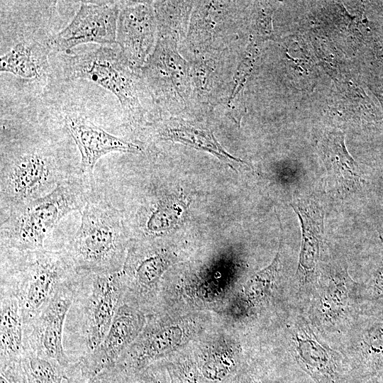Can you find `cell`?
Masks as SVG:
<instances>
[{
    "instance_id": "obj_1",
    "label": "cell",
    "mask_w": 383,
    "mask_h": 383,
    "mask_svg": "<svg viewBox=\"0 0 383 383\" xmlns=\"http://www.w3.org/2000/svg\"><path fill=\"white\" fill-rule=\"evenodd\" d=\"M124 294L120 271L78 274L63 337L65 352L71 358L84 357L102 342Z\"/></svg>"
},
{
    "instance_id": "obj_2",
    "label": "cell",
    "mask_w": 383,
    "mask_h": 383,
    "mask_svg": "<svg viewBox=\"0 0 383 383\" xmlns=\"http://www.w3.org/2000/svg\"><path fill=\"white\" fill-rule=\"evenodd\" d=\"M87 176L71 175L45 196L12 206L1 222V250L45 249L53 228L69 213L82 211L92 193Z\"/></svg>"
},
{
    "instance_id": "obj_3",
    "label": "cell",
    "mask_w": 383,
    "mask_h": 383,
    "mask_svg": "<svg viewBox=\"0 0 383 383\" xmlns=\"http://www.w3.org/2000/svg\"><path fill=\"white\" fill-rule=\"evenodd\" d=\"M1 252V289L12 292L18 298L25 325L33 320L55 294L78 274L61 250Z\"/></svg>"
},
{
    "instance_id": "obj_4",
    "label": "cell",
    "mask_w": 383,
    "mask_h": 383,
    "mask_svg": "<svg viewBox=\"0 0 383 383\" xmlns=\"http://www.w3.org/2000/svg\"><path fill=\"white\" fill-rule=\"evenodd\" d=\"M126 238L118 211L107 201L89 196L79 228L61 250L78 274L117 272L124 263Z\"/></svg>"
},
{
    "instance_id": "obj_5",
    "label": "cell",
    "mask_w": 383,
    "mask_h": 383,
    "mask_svg": "<svg viewBox=\"0 0 383 383\" xmlns=\"http://www.w3.org/2000/svg\"><path fill=\"white\" fill-rule=\"evenodd\" d=\"M71 175L45 149L23 148L1 155V210L45 196Z\"/></svg>"
},
{
    "instance_id": "obj_6",
    "label": "cell",
    "mask_w": 383,
    "mask_h": 383,
    "mask_svg": "<svg viewBox=\"0 0 383 383\" xmlns=\"http://www.w3.org/2000/svg\"><path fill=\"white\" fill-rule=\"evenodd\" d=\"M316 282L310 306L312 324L322 331H340L361 299L362 285L353 281L346 266L338 262L323 265Z\"/></svg>"
},
{
    "instance_id": "obj_7",
    "label": "cell",
    "mask_w": 383,
    "mask_h": 383,
    "mask_svg": "<svg viewBox=\"0 0 383 383\" xmlns=\"http://www.w3.org/2000/svg\"><path fill=\"white\" fill-rule=\"evenodd\" d=\"M64 70L66 79L91 81L113 94L125 111H136L138 103L131 75L123 57L110 45L66 57Z\"/></svg>"
},
{
    "instance_id": "obj_8",
    "label": "cell",
    "mask_w": 383,
    "mask_h": 383,
    "mask_svg": "<svg viewBox=\"0 0 383 383\" xmlns=\"http://www.w3.org/2000/svg\"><path fill=\"white\" fill-rule=\"evenodd\" d=\"M77 275L55 294L33 320L25 325L26 351L56 360L64 367L75 362L65 352L63 337Z\"/></svg>"
},
{
    "instance_id": "obj_9",
    "label": "cell",
    "mask_w": 383,
    "mask_h": 383,
    "mask_svg": "<svg viewBox=\"0 0 383 383\" xmlns=\"http://www.w3.org/2000/svg\"><path fill=\"white\" fill-rule=\"evenodd\" d=\"M118 12L116 2H82L72 21L50 38L47 45L57 52L89 43L111 45L116 42Z\"/></svg>"
},
{
    "instance_id": "obj_10",
    "label": "cell",
    "mask_w": 383,
    "mask_h": 383,
    "mask_svg": "<svg viewBox=\"0 0 383 383\" xmlns=\"http://www.w3.org/2000/svg\"><path fill=\"white\" fill-rule=\"evenodd\" d=\"M289 333L295 362L315 383H346L343 357L327 345L306 320L297 317Z\"/></svg>"
},
{
    "instance_id": "obj_11",
    "label": "cell",
    "mask_w": 383,
    "mask_h": 383,
    "mask_svg": "<svg viewBox=\"0 0 383 383\" xmlns=\"http://www.w3.org/2000/svg\"><path fill=\"white\" fill-rule=\"evenodd\" d=\"M146 323L145 313L123 297L110 328L99 346L77 361V368L88 379L116 362L135 340Z\"/></svg>"
},
{
    "instance_id": "obj_12",
    "label": "cell",
    "mask_w": 383,
    "mask_h": 383,
    "mask_svg": "<svg viewBox=\"0 0 383 383\" xmlns=\"http://www.w3.org/2000/svg\"><path fill=\"white\" fill-rule=\"evenodd\" d=\"M186 338V331L180 324L154 320L145 326L115 364L127 372L140 371L179 347Z\"/></svg>"
},
{
    "instance_id": "obj_13",
    "label": "cell",
    "mask_w": 383,
    "mask_h": 383,
    "mask_svg": "<svg viewBox=\"0 0 383 383\" xmlns=\"http://www.w3.org/2000/svg\"><path fill=\"white\" fill-rule=\"evenodd\" d=\"M301 228V242L296 273L300 289L312 287L316 281L318 264L323 245L324 212L311 196L296 199L291 204Z\"/></svg>"
},
{
    "instance_id": "obj_14",
    "label": "cell",
    "mask_w": 383,
    "mask_h": 383,
    "mask_svg": "<svg viewBox=\"0 0 383 383\" xmlns=\"http://www.w3.org/2000/svg\"><path fill=\"white\" fill-rule=\"evenodd\" d=\"M65 123L79 150L80 172L85 176H91L97 161L108 153L141 150L139 145L110 134L82 116L68 114Z\"/></svg>"
},
{
    "instance_id": "obj_15",
    "label": "cell",
    "mask_w": 383,
    "mask_h": 383,
    "mask_svg": "<svg viewBox=\"0 0 383 383\" xmlns=\"http://www.w3.org/2000/svg\"><path fill=\"white\" fill-rule=\"evenodd\" d=\"M151 36V17L145 7H119L116 41L128 60L140 63L148 50Z\"/></svg>"
},
{
    "instance_id": "obj_16",
    "label": "cell",
    "mask_w": 383,
    "mask_h": 383,
    "mask_svg": "<svg viewBox=\"0 0 383 383\" xmlns=\"http://www.w3.org/2000/svg\"><path fill=\"white\" fill-rule=\"evenodd\" d=\"M1 368L17 361L26 353L25 322L18 298L11 292H0Z\"/></svg>"
},
{
    "instance_id": "obj_17",
    "label": "cell",
    "mask_w": 383,
    "mask_h": 383,
    "mask_svg": "<svg viewBox=\"0 0 383 383\" xmlns=\"http://www.w3.org/2000/svg\"><path fill=\"white\" fill-rule=\"evenodd\" d=\"M67 367L27 351L17 361L1 368V372L11 383H62L67 379Z\"/></svg>"
},
{
    "instance_id": "obj_18",
    "label": "cell",
    "mask_w": 383,
    "mask_h": 383,
    "mask_svg": "<svg viewBox=\"0 0 383 383\" xmlns=\"http://www.w3.org/2000/svg\"><path fill=\"white\" fill-rule=\"evenodd\" d=\"M324 162L328 174L339 189L345 192L362 189L365 180L362 173L343 145L341 135H331L326 142Z\"/></svg>"
},
{
    "instance_id": "obj_19",
    "label": "cell",
    "mask_w": 383,
    "mask_h": 383,
    "mask_svg": "<svg viewBox=\"0 0 383 383\" xmlns=\"http://www.w3.org/2000/svg\"><path fill=\"white\" fill-rule=\"evenodd\" d=\"M38 43L21 42L0 58V71L33 79L43 74L47 65V50Z\"/></svg>"
},
{
    "instance_id": "obj_20",
    "label": "cell",
    "mask_w": 383,
    "mask_h": 383,
    "mask_svg": "<svg viewBox=\"0 0 383 383\" xmlns=\"http://www.w3.org/2000/svg\"><path fill=\"white\" fill-rule=\"evenodd\" d=\"M159 136L162 139L177 141L198 150L209 152L228 163L243 162L240 159L228 154L217 142L213 133L209 131L180 126L164 128L160 131Z\"/></svg>"
},
{
    "instance_id": "obj_21",
    "label": "cell",
    "mask_w": 383,
    "mask_h": 383,
    "mask_svg": "<svg viewBox=\"0 0 383 383\" xmlns=\"http://www.w3.org/2000/svg\"><path fill=\"white\" fill-rule=\"evenodd\" d=\"M355 353L358 365L368 372L383 367V322L372 320L365 326L357 338Z\"/></svg>"
},
{
    "instance_id": "obj_22",
    "label": "cell",
    "mask_w": 383,
    "mask_h": 383,
    "mask_svg": "<svg viewBox=\"0 0 383 383\" xmlns=\"http://www.w3.org/2000/svg\"><path fill=\"white\" fill-rule=\"evenodd\" d=\"M282 242L272 262L252 274L243 285V296L248 307L254 308L265 302L276 287L280 272Z\"/></svg>"
},
{
    "instance_id": "obj_23",
    "label": "cell",
    "mask_w": 383,
    "mask_h": 383,
    "mask_svg": "<svg viewBox=\"0 0 383 383\" xmlns=\"http://www.w3.org/2000/svg\"><path fill=\"white\" fill-rule=\"evenodd\" d=\"M185 204L173 199H160L150 211L145 222V233L149 235H158L172 228L178 223Z\"/></svg>"
},
{
    "instance_id": "obj_24",
    "label": "cell",
    "mask_w": 383,
    "mask_h": 383,
    "mask_svg": "<svg viewBox=\"0 0 383 383\" xmlns=\"http://www.w3.org/2000/svg\"><path fill=\"white\" fill-rule=\"evenodd\" d=\"M170 383H205L199 371L196 362L182 360L166 366Z\"/></svg>"
},
{
    "instance_id": "obj_25",
    "label": "cell",
    "mask_w": 383,
    "mask_h": 383,
    "mask_svg": "<svg viewBox=\"0 0 383 383\" xmlns=\"http://www.w3.org/2000/svg\"><path fill=\"white\" fill-rule=\"evenodd\" d=\"M121 383H170L167 367H148L135 372H125Z\"/></svg>"
},
{
    "instance_id": "obj_26",
    "label": "cell",
    "mask_w": 383,
    "mask_h": 383,
    "mask_svg": "<svg viewBox=\"0 0 383 383\" xmlns=\"http://www.w3.org/2000/svg\"><path fill=\"white\" fill-rule=\"evenodd\" d=\"M383 298V254L367 282L362 285L361 299L365 301Z\"/></svg>"
},
{
    "instance_id": "obj_27",
    "label": "cell",
    "mask_w": 383,
    "mask_h": 383,
    "mask_svg": "<svg viewBox=\"0 0 383 383\" xmlns=\"http://www.w3.org/2000/svg\"><path fill=\"white\" fill-rule=\"evenodd\" d=\"M228 383H273L262 372L256 370H240Z\"/></svg>"
},
{
    "instance_id": "obj_28",
    "label": "cell",
    "mask_w": 383,
    "mask_h": 383,
    "mask_svg": "<svg viewBox=\"0 0 383 383\" xmlns=\"http://www.w3.org/2000/svg\"><path fill=\"white\" fill-rule=\"evenodd\" d=\"M361 311L363 315L372 320L383 322V298L367 301Z\"/></svg>"
},
{
    "instance_id": "obj_29",
    "label": "cell",
    "mask_w": 383,
    "mask_h": 383,
    "mask_svg": "<svg viewBox=\"0 0 383 383\" xmlns=\"http://www.w3.org/2000/svg\"><path fill=\"white\" fill-rule=\"evenodd\" d=\"M0 383H11V382L3 372H1Z\"/></svg>"
},
{
    "instance_id": "obj_30",
    "label": "cell",
    "mask_w": 383,
    "mask_h": 383,
    "mask_svg": "<svg viewBox=\"0 0 383 383\" xmlns=\"http://www.w3.org/2000/svg\"><path fill=\"white\" fill-rule=\"evenodd\" d=\"M382 182H383V173H382Z\"/></svg>"
}]
</instances>
